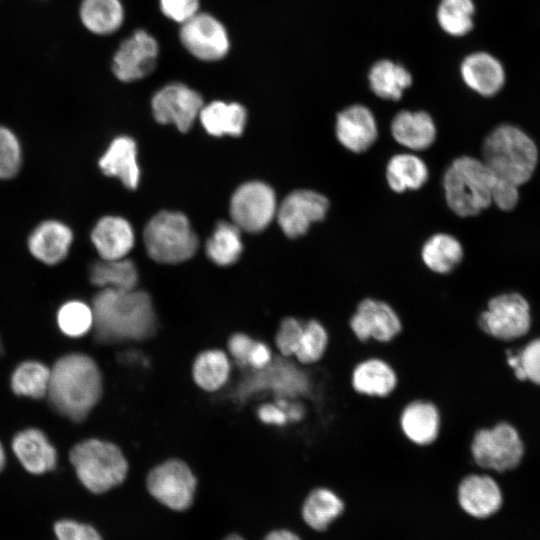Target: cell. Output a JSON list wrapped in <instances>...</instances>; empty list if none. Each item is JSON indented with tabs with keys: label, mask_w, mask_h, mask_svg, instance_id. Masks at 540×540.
<instances>
[{
	"label": "cell",
	"mask_w": 540,
	"mask_h": 540,
	"mask_svg": "<svg viewBox=\"0 0 540 540\" xmlns=\"http://www.w3.org/2000/svg\"><path fill=\"white\" fill-rule=\"evenodd\" d=\"M47 394L61 415L80 422L101 397V372L95 361L85 354L65 355L50 369Z\"/></svg>",
	"instance_id": "cell-2"
},
{
	"label": "cell",
	"mask_w": 540,
	"mask_h": 540,
	"mask_svg": "<svg viewBox=\"0 0 540 540\" xmlns=\"http://www.w3.org/2000/svg\"><path fill=\"white\" fill-rule=\"evenodd\" d=\"M274 352L269 345L264 342L256 341L248 358V365L255 370H259L267 366L272 360Z\"/></svg>",
	"instance_id": "cell-48"
},
{
	"label": "cell",
	"mask_w": 540,
	"mask_h": 540,
	"mask_svg": "<svg viewBox=\"0 0 540 540\" xmlns=\"http://www.w3.org/2000/svg\"><path fill=\"white\" fill-rule=\"evenodd\" d=\"M183 46L196 58L217 61L226 56L229 39L224 26L209 14H195L180 29Z\"/></svg>",
	"instance_id": "cell-15"
},
{
	"label": "cell",
	"mask_w": 540,
	"mask_h": 540,
	"mask_svg": "<svg viewBox=\"0 0 540 540\" xmlns=\"http://www.w3.org/2000/svg\"><path fill=\"white\" fill-rule=\"evenodd\" d=\"M335 135L344 148L354 153H362L368 150L378 137L377 121L366 106L351 105L337 114Z\"/></svg>",
	"instance_id": "cell-17"
},
{
	"label": "cell",
	"mask_w": 540,
	"mask_h": 540,
	"mask_svg": "<svg viewBox=\"0 0 540 540\" xmlns=\"http://www.w3.org/2000/svg\"><path fill=\"white\" fill-rule=\"evenodd\" d=\"M371 90L385 100H399L412 84V76L401 65L389 60L374 64L369 73Z\"/></svg>",
	"instance_id": "cell-33"
},
{
	"label": "cell",
	"mask_w": 540,
	"mask_h": 540,
	"mask_svg": "<svg viewBox=\"0 0 540 540\" xmlns=\"http://www.w3.org/2000/svg\"><path fill=\"white\" fill-rule=\"evenodd\" d=\"M258 418L266 425L284 428L289 425L286 412L274 401L264 403L257 411Z\"/></svg>",
	"instance_id": "cell-47"
},
{
	"label": "cell",
	"mask_w": 540,
	"mask_h": 540,
	"mask_svg": "<svg viewBox=\"0 0 540 540\" xmlns=\"http://www.w3.org/2000/svg\"><path fill=\"white\" fill-rule=\"evenodd\" d=\"M343 509L344 503L334 490L327 486H317L308 493L302 515L310 527L324 530Z\"/></svg>",
	"instance_id": "cell-31"
},
{
	"label": "cell",
	"mask_w": 540,
	"mask_h": 540,
	"mask_svg": "<svg viewBox=\"0 0 540 540\" xmlns=\"http://www.w3.org/2000/svg\"><path fill=\"white\" fill-rule=\"evenodd\" d=\"M160 6L166 17L184 23L197 14L199 0H160Z\"/></svg>",
	"instance_id": "cell-45"
},
{
	"label": "cell",
	"mask_w": 540,
	"mask_h": 540,
	"mask_svg": "<svg viewBox=\"0 0 540 540\" xmlns=\"http://www.w3.org/2000/svg\"><path fill=\"white\" fill-rule=\"evenodd\" d=\"M91 308L94 336L100 343L140 341L156 332L155 310L144 291L102 288L94 296Z\"/></svg>",
	"instance_id": "cell-1"
},
{
	"label": "cell",
	"mask_w": 540,
	"mask_h": 540,
	"mask_svg": "<svg viewBox=\"0 0 540 540\" xmlns=\"http://www.w3.org/2000/svg\"><path fill=\"white\" fill-rule=\"evenodd\" d=\"M50 369L37 361L21 363L13 372L11 387L15 394L41 398L48 392Z\"/></svg>",
	"instance_id": "cell-36"
},
{
	"label": "cell",
	"mask_w": 540,
	"mask_h": 540,
	"mask_svg": "<svg viewBox=\"0 0 540 540\" xmlns=\"http://www.w3.org/2000/svg\"><path fill=\"white\" fill-rule=\"evenodd\" d=\"M397 382L395 369L380 357H368L359 361L351 374L354 391L368 397L389 396L395 390Z\"/></svg>",
	"instance_id": "cell-21"
},
{
	"label": "cell",
	"mask_w": 540,
	"mask_h": 540,
	"mask_svg": "<svg viewBox=\"0 0 540 540\" xmlns=\"http://www.w3.org/2000/svg\"><path fill=\"white\" fill-rule=\"evenodd\" d=\"M154 118L161 124H174L187 132L203 107L201 95L182 83H171L152 98Z\"/></svg>",
	"instance_id": "cell-14"
},
{
	"label": "cell",
	"mask_w": 540,
	"mask_h": 540,
	"mask_svg": "<svg viewBox=\"0 0 540 540\" xmlns=\"http://www.w3.org/2000/svg\"><path fill=\"white\" fill-rule=\"evenodd\" d=\"M224 540H244V539L241 536H238V535H230L227 538H225Z\"/></svg>",
	"instance_id": "cell-51"
},
{
	"label": "cell",
	"mask_w": 540,
	"mask_h": 540,
	"mask_svg": "<svg viewBox=\"0 0 540 540\" xmlns=\"http://www.w3.org/2000/svg\"><path fill=\"white\" fill-rule=\"evenodd\" d=\"M519 369L515 372L518 379H529L540 385V338L531 341L518 353Z\"/></svg>",
	"instance_id": "cell-42"
},
{
	"label": "cell",
	"mask_w": 540,
	"mask_h": 540,
	"mask_svg": "<svg viewBox=\"0 0 540 540\" xmlns=\"http://www.w3.org/2000/svg\"><path fill=\"white\" fill-rule=\"evenodd\" d=\"M91 241L103 260L125 258L134 245L130 223L118 216H104L91 231Z\"/></svg>",
	"instance_id": "cell-22"
},
{
	"label": "cell",
	"mask_w": 540,
	"mask_h": 540,
	"mask_svg": "<svg viewBox=\"0 0 540 540\" xmlns=\"http://www.w3.org/2000/svg\"><path fill=\"white\" fill-rule=\"evenodd\" d=\"M303 319L293 316H283L274 334L276 352L284 357H294L304 329Z\"/></svg>",
	"instance_id": "cell-40"
},
{
	"label": "cell",
	"mask_w": 540,
	"mask_h": 540,
	"mask_svg": "<svg viewBox=\"0 0 540 540\" xmlns=\"http://www.w3.org/2000/svg\"><path fill=\"white\" fill-rule=\"evenodd\" d=\"M457 497L461 508L476 518L495 514L503 503L500 486L487 474L465 475L458 483Z\"/></svg>",
	"instance_id": "cell-18"
},
{
	"label": "cell",
	"mask_w": 540,
	"mask_h": 540,
	"mask_svg": "<svg viewBox=\"0 0 540 540\" xmlns=\"http://www.w3.org/2000/svg\"><path fill=\"white\" fill-rule=\"evenodd\" d=\"M99 167L105 175L118 178L127 188H137L140 170L135 141L127 136L115 138L99 159Z\"/></svg>",
	"instance_id": "cell-25"
},
{
	"label": "cell",
	"mask_w": 540,
	"mask_h": 540,
	"mask_svg": "<svg viewBox=\"0 0 540 540\" xmlns=\"http://www.w3.org/2000/svg\"><path fill=\"white\" fill-rule=\"evenodd\" d=\"M22 162V151L18 138L7 127L0 125V179L14 177Z\"/></svg>",
	"instance_id": "cell-41"
},
{
	"label": "cell",
	"mask_w": 540,
	"mask_h": 540,
	"mask_svg": "<svg viewBox=\"0 0 540 540\" xmlns=\"http://www.w3.org/2000/svg\"><path fill=\"white\" fill-rule=\"evenodd\" d=\"M156 40L144 30H137L125 39L114 54L112 70L123 82H131L149 75L158 57Z\"/></svg>",
	"instance_id": "cell-16"
},
{
	"label": "cell",
	"mask_w": 540,
	"mask_h": 540,
	"mask_svg": "<svg viewBox=\"0 0 540 540\" xmlns=\"http://www.w3.org/2000/svg\"><path fill=\"white\" fill-rule=\"evenodd\" d=\"M390 130L398 144L412 151L429 148L437 135L436 125L425 111L398 112L391 121Z\"/></svg>",
	"instance_id": "cell-23"
},
{
	"label": "cell",
	"mask_w": 540,
	"mask_h": 540,
	"mask_svg": "<svg viewBox=\"0 0 540 540\" xmlns=\"http://www.w3.org/2000/svg\"><path fill=\"white\" fill-rule=\"evenodd\" d=\"M473 14L472 0H442L437 18L444 31L454 36H462L472 29Z\"/></svg>",
	"instance_id": "cell-38"
},
{
	"label": "cell",
	"mask_w": 540,
	"mask_h": 540,
	"mask_svg": "<svg viewBox=\"0 0 540 540\" xmlns=\"http://www.w3.org/2000/svg\"><path fill=\"white\" fill-rule=\"evenodd\" d=\"M58 325L70 337H81L93 327V311L79 300L64 303L58 311Z\"/></svg>",
	"instance_id": "cell-39"
},
{
	"label": "cell",
	"mask_w": 540,
	"mask_h": 540,
	"mask_svg": "<svg viewBox=\"0 0 540 540\" xmlns=\"http://www.w3.org/2000/svg\"><path fill=\"white\" fill-rule=\"evenodd\" d=\"M519 186L502 179L496 178L493 187V203L503 211L513 210L519 202Z\"/></svg>",
	"instance_id": "cell-44"
},
{
	"label": "cell",
	"mask_w": 540,
	"mask_h": 540,
	"mask_svg": "<svg viewBox=\"0 0 540 540\" xmlns=\"http://www.w3.org/2000/svg\"><path fill=\"white\" fill-rule=\"evenodd\" d=\"M146 251L153 260L176 264L194 256L198 239L188 218L175 211L154 215L144 229Z\"/></svg>",
	"instance_id": "cell-7"
},
{
	"label": "cell",
	"mask_w": 540,
	"mask_h": 540,
	"mask_svg": "<svg viewBox=\"0 0 540 540\" xmlns=\"http://www.w3.org/2000/svg\"><path fill=\"white\" fill-rule=\"evenodd\" d=\"M54 532L58 540H102L95 528L74 520L56 522Z\"/></svg>",
	"instance_id": "cell-43"
},
{
	"label": "cell",
	"mask_w": 540,
	"mask_h": 540,
	"mask_svg": "<svg viewBox=\"0 0 540 540\" xmlns=\"http://www.w3.org/2000/svg\"><path fill=\"white\" fill-rule=\"evenodd\" d=\"M461 75L468 87L486 97L495 95L505 82L500 62L484 52L466 57L461 65Z\"/></svg>",
	"instance_id": "cell-26"
},
{
	"label": "cell",
	"mask_w": 540,
	"mask_h": 540,
	"mask_svg": "<svg viewBox=\"0 0 540 540\" xmlns=\"http://www.w3.org/2000/svg\"><path fill=\"white\" fill-rule=\"evenodd\" d=\"M496 177L483 162L472 156L454 159L443 175V190L450 210L459 217L476 216L493 203Z\"/></svg>",
	"instance_id": "cell-4"
},
{
	"label": "cell",
	"mask_w": 540,
	"mask_h": 540,
	"mask_svg": "<svg viewBox=\"0 0 540 540\" xmlns=\"http://www.w3.org/2000/svg\"><path fill=\"white\" fill-rule=\"evenodd\" d=\"M349 326L360 342L388 343L402 330L401 319L394 307L373 297H365L358 302Z\"/></svg>",
	"instance_id": "cell-12"
},
{
	"label": "cell",
	"mask_w": 540,
	"mask_h": 540,
	"mask_svg": "<svg viewBox=\"0 0 540 540\" xmlns=\"http://www.w3.org/2000/svg\"><path fill=\"white\" fill-rule=\"evenodd\" d=\"M277 208L274 190L260 181L241 185L230 201L232 223L250 233L264 230L276 217Z\"/></svg>",
	"instance_id": "cell-10"
},
{
	"label": "cell",
	"mask_w": 540,
	"mask_h": 540,
	"mask_svg": "<svg viewBox=\"0 0 540 540\" xmlns=\"http://www.w3.org/2000/svg\"><path fill=\"white\" fill-rule=\"evenodd\" d=\"M73 242L72 230L58 220L41 222L28 238V250L38 261L55 265L67 256Z\"/></svg>",
	"instance_id": "cell-20"
},
{
	"label": "cell",
	"mask_w": 540,
	"mask_h": 540,
	"mask_svg": "<svg viewBox=\"0 0 540 540\" xmlns=\"http://www.w3.org/2000/svg\"><path fill=\"white\" fill-rule=\"evenodd\" d=\"M196 484L191 469L178 459H170L155 466L146 480L149 493L161 504L177 511L191 506Z\"/></svg>",
	"instance_id": "cell-11"
},
{
	"label": "cell",
	"mask_w": 540,
	"mask_h": 540,
	"mask_svg": "<svg viewBox=\"0 0 540 540\" xmlns=\"http://www.w3.org/2000/svg\"><path fill=\"white\" fill-rule=\"evenodd\" d=\"M199 117L204 129L213 136H239L244 130L247 113L238 103L213 101L202 107Z\"/></svg>",
	"instance_id": "cell-28"
},
{
	"label": "cell",
	"mask_w": 540,
	"mask_h": 540,
	"mask_svg": "<svg viewBox=\"0 0 540 540\" xmlns=\"http://www.w3.org/2000/svg\"><path fill=\"white\" fill-rule=\"evenodd\" d=\"M524 447L518 432L510 424L500 422L478 428L470 442L473 463L483 469L505 472L521 461Z\"/></svg>",
	"instance_id": "cell-8"
},
{
	"label": "cell",
	"mask_w": 540,
	"mask_h": 540,
	"mask_svg": "<svg viewBox=\"0 0 540 540\" xmlns=\"http://www.w3.org/2000/svg\"><path fill=\"white\" fill-rule=\"evenodd\" d=\"M229 374V359L218 349L203 351L193 364L192 375L195 383L208 392L220 389L227 382Z\"/></svg>",
	"instance_id": "cell-35"
},
{
	"label": "cell",
	"mask_w": 540,
	"mask_h": 540,
	"mask_svg": "<svg viewBox=\"0 0 540 540\" xmlns=\"http://www.w3.org/2000/svg\"><path fill=\"white\" fill-rule=\"evenodd\" d=\"M205 250L208 258L217 265L234 264L243 250L241 230L232 222H219L208 238Z\"/></svg>",
	"instance_id": "cell-34"
},
{
	"label": "cell",
	"mask_w": 540,
	"mask_h": 540,
	"mask_svg": "<svg viewBox=\"0 0 540 540\" xmlns=\"http://www.w3.org/2000/svg\"><path fill=\"white\" fill-rule=\"evenodd\" d=\"M80 482L92 493H103L121 484L128 462L114 443L88 439L75 445L69 455Z\"/></svg>",
	"instance_id": "cell-5"
},
{
	"label": "cell",
	"mask_w": 540,
	"mask_h": 540,
	"mask_svg": "<svg viewBox=\"0 0 540 540\" xmlns=\"http://www.w3.org/2000/svg\"><path fill=\"white\" fill-rule=\"evenodd\" d=\"M530 320L526 299L511 292L490 298L477 317V325L486 336L509 341L526 334Z\"/></svg>",
	"instance_id": "cell-9"
},
{
	"label": "cell",
	"mask_w": 540,
	"mask_h": 540,
	"mask_svg": "<svg viewBox=\"0 0 540 540\" xmlns=\"http://www.w3.org/2000/svg\"><path fill=\"white\" fill-rule=\"evenodd\" d=\"M428 177L427 165L413 153L396 154L390 158L386 166L388 186L397 193L420 189Z\"/></svg>",
	"instance_id": "cell-29"
},
{
	"label": "cell",
	"mask_w": 540,
	"mask_h": 540,
	"mask_svg": "<svg viewBox=\"0 0 540 540\" xmlns=\"http://www.w3.org/2000/svg\"><path fill=\"white\" fill-rule=\"evenodd\" d=\"M464 250L460 241L448 233H435L422 246L421 259L432 273L447 276L462 262Z\"/></svg>",
	"instance_id": "cell-27"
},
{
	"label": "cell",
	"mask_w": 540,
	"mask_h": 540,
	"mask_svg": "<svg viewBox=\"0 0 540 540\" xmlns=\"http://www.w3.org/2000/svg\"><path fill=\"white\" fill-rule=\"evenodd\" d=\"M89 277L95 286L120 291L134 290L138 283L137 269L134 263L126 258L101 259L91 266Z\"/></svg>",
	"instance_id": "cell-32"
},
{
	"label": "cell",
	"mask_w": 540,
	"mask_h": 540,
	"mask_svg": "<svg viewBox=\"0 0 540 540\" xmlns=\"http://www.w3.org/2000/svg\"><path fill=\"white\" fill-rule=\"evenodd\" d=\"M12 449L22 466L32 474H42L56 466V450L38 429L30 428L16 434Z\"/></svg>",
	"instance_id": "cell-24"
},
{
	"label": "cell",
	"mask_w": 540,
	"mask_h": 540,
	"mask_svg": "<svg viewBox=\"0 0 540 540\" xmlns=\"http://www.w3.org/2000/svg\"><path fill=\"white\" fill-rule=\"evenodd\" d=\"M264 540H300V538L287 530H276L270 532Z\"/></svg>",
	"instance_id": "cell-49"
},
{
	"label": "cell",
	"mask_w": 540,
	"mask_h": 540,
	"mask_svg": "<svg viewBox=\"0 0 540 540\" xmlns=\"http://www.w3.org/2000/svg\"><path fill=\"white\" fill-rule=\"evenodd\" d=\"M481 151L483 162L496 178L518 186L531 179L538 162L534 140L512 124L493 128L485 137Z\"/></svg>",
	"instance_id": "cell-3"
},
{
	"label": "cell",
	"mask_w": 540,
	"mask_h": 540,
	"mask_svg": "<svg viewBox=\"0 0 540 540\" xmlns=\"http://www.w3.org/2000/svg\"><path fill=\"white\" fill-rule=\"evenodd\" d=\"M312 389L308 366L301 365L294 357L274 353L270 363L239 383L235 399L243 402L253 394L270 393L275 398L303 399Z\"/></svg>",
	"instance_id": "cell-6"
},
{
	"label": "cell",
	"mask_w": 540,
	"mask_h": 540,
	"mask_svg": "<svg viewBox=\"0 0 540 540\" xmlns=\"http://www.w3.org/2000/svg\"><path fill=\"white\" fill-rule=\"evenodd\" d=\"M328 344L326 327L318 319L309 318L304 321L302 337L294 358L301 365H313L324 357Z\"/></svg>",
	"instance_id": "cell-37"
},
{
	"label": "cell",
	"mask_w": 540,
	"mask_h": 540,
	"mask_svg": "<svg viewBox=\"0 0 540 540\" xmlns=\"http://www.w3.org/2000/svg\"><path fill=\"white\" fill-rule=\"evenodd\" d=\"M256 341L243 333L233 334L228 341V349L240 367L248 365L249 354Z\"/></svg>",
	"instance_id": "cell-46"
},
{
	"label": "cell",
	"mask_w": 540,
	"mask_h": 540,
	"mask_svg": "<svg viewBox=\"0 0 540 540\" xmlns=\"http://www.w3.org/2000/svg\"><path fill=\"white\" fill-rule=\"evenodd\" d=\"M400 429L407 440L418 446L436 441L441 429V414L437 405L427 399L407 403L399 416Z\"/></svg>",
	"instance_id": "cell-19"
},
{
	"label": "cell",
	"mask_w": 540,
	"mask_h": 540,
	"mask_svg": "<svg viewBox=\"0 0 540 540\" xmlns=\"http://www.w3.org/2000/svg\"><path fill=\"white\" fill-rule=\"evenodd\" d=\"M329 210L328 198L314 190L298 189L289 193L277 208L276 218L283 233L297 238L310 226L325 219Z\"/></svg>",
	"instance_id": "cell-13"
},
{
	"label": "cell",
	"mask_w": 540,
	"mask_h": 540,
	"mask_svg": "<svg viewBox=\"0 0 540 540\" xmlns=\"http://www.w3.org/2000/svg\"><path fill=\"white\" fill-rule=\"evenodd\" d=\"M5 464V454L2 445L0 444V471Z\"/></svg>",
	"instance_id": "cell-50"
},
{
	"label": "cell",
	"mask_w": 540,
	"mask_h": 540,
	"mask_svg": "<svg viewBox=\"0 0 540 540\" xmlns=\"http://www.w3.org/2000/svg\"><path fill=\"white\" fill-rule=\"evenodd\" d=\"M82 25L96 35L114 33L122 25L124 11L119 0H82L79 7Z\"/></svg>",
	"instance_id": "cell-30"
}]
</instances>
